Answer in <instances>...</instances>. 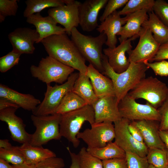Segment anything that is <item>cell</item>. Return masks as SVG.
Returning <instances> with one entry per match:
<instances>
[{"label": "cell", "mask_w": 168, "mask_h": 168, "mask_svg": "<svg viewBox=\"0 0 168 168\" xmlns=\"http://www.w3.org/2000/svg\"><path fill=\"white\" fill-rule=\"evenodd\" d=\"M148 168H157L155 167V166H153V165H152L149 164L148 166Z\"/></svg>", "instance_id": "52"}, {"label": "cell", "mask_w": 168, "mask_h": 168, "mask_svg": "<svg viewBox=\"0 0 168 168\" xmlns=\"http://www.w3.org/2000/svg\"><path fill=\"white\" fill-rule=\"evenodd\" d=\"M128 168H148L149 163L146 157H142L131 152H126Z\"/></svg>", "instance_id": "38"}, {"label": "cell", "mask_w": 168, "mask_h": 168, "mask_svg": "<svg viewBox=\"0 0 168 168\" xmlns=\"http://www.w3.org/2000/svg\"><path fill=\"white\" fill-rule=\"evenodd\" d=\"M65 5L49 9L48 15L64 26L66 34L71 35L72 29L79 24V7L81 2L75 0H63Z\"/></svg>", "instance_id": "13"}, {"label": "cell", "mask_w": 168, "mask_h": 168, "mask_svg": "<svg viewBox=\"0 0 168 168\" xmlns=\"http://www.w3.org/2000/svg\"><path fill=\"white\" fill-rule=\"evenodd\" d=\"M128 0H109L105 5L104 11L100 18L101 22L116 10L125 5Z\"/></svg>", "instance_id": "39"}, {"label": "cell", "mask_w": 168, "mask_h": 168, "mask_svg": "<svg viewBox=\"0 0 168 168\" xmlns=\"http://www.w3.org/2000/svg\"><path fill=\"white\" fill-rule=\"evenodd\" d=\"M165 59H168V42L160 45L156 55L150 62Z\"/></svg>", "instance_id": "44"}, {"label": "cell", "mask_w": 168, "mask_h": 168, "mask_svg": "<svg viewBox=\"0 0 168 168\" xmlns=\"http://www.w3.org/2000/svg\"><path fill=\"white\" fill-rule=\"evenodd\" d=\"M103 168H128L125 158L102 161Z\"/></svg>", "instance_id": "43"}, {"label": "cell", "mask_w": 168, "mask_h": 168, "mask_svg": "<svg viewBox=\"0 0 168 168\" xmlns=\"http://www.w3.org/2000/svg\"><path fill=\"white\" fill-rule=\"evenodd\" d=\"M12 50L21 54H33L35 49L34 46L39 38L36 29L27 27L16 29L8 35Z\"/></svg>", "instance_id": "14"}, {"label": "cell", "mask_w": 168, "mask_h": 168, "mask_svg": "<svg viewBox=\"0 0 168 168\" xmlns=\"http://www.w3.org/2000/svg\"><path fill=\"white\" fill-rule=\"evenodd\" d=\"M167 158L168 159V151L167 150Z\"/></svg>", "instance_id": "53"}, {"label": "cell", "mask_w": 168, "mask_h": 168, "mask_svg": "<svg viewBox=\"0 0 168 168\" xmlns=\"http://www.w3.org/2000/svg\"><path fill=\"white\" fill-rule=\"evenodd\" d=\"M26 7L23 16L27 18L42 10L49 7H55L65 5L63 0H27L25 2Z\"/></svg>", "instance_id": "30"}, {"label": "cell", "mask_w": 168, "mask_h": 168, "mask_svg": "<svg viewBox=\"0 0 168 168\" xmlns=\"http://www.w3.org/2000/svg\"><path fill=\"white\" fill-rule=\"evenodd\" d=\"M145 63L152 69L156 75L162 77L168 76V61L163 60L153 63L147 62Z\"/></svg>", "instance_id": "41"}, {"label": "cell", "mask_w": 168, "mask_h": 168, "mask_svg": "<svg viewBox=\"0 0 168 168\" xmlns=\"http://www.w3.org/2000/svg\"><path fill=\"white\" fill-rule=\"evenodd\" d=\"M12 168H35V165L27 164L25 162L17 165H12Z\"/></svg>", "instance_id": "50"}, {"label": "cell", "mask_w": 168, "mask_h": 168, "mask_svg": "<svg viewBox=\"0 0 168 168\" xmlns=\"http://www.w3.org/2000/svg\"><path fill=\"white\" fill-rule=\"evenodd\" d=\"M91 125L95 123V114L91 105H87L76 110L61 115L60 132L62 137L72 143L77 148L80 141L77 135L85 122Z\"/></svg>", "instance_id": "4"}, {"label": "cell", "mask_w": 168, "mask_h": 168, "mask_svg": "<svg viewBox=\"0 0 168 168\" xmlns=\"http://www.w3.org/2000/svg\"><path fill=\"white\" fill-rule=\"evenodd\" d=\"M159 134L167 150L168 151V130H159Z\"/></svg>", "instance_id": "48"}, {"label": "cell", "mask_w": 168, "mask_h": 168, "mask_svg": "<svg viewBox=\"0 0 168 168\" xmlns=\"http://www.w3.org/2000/svg\"><path fill=\"white\" fill-rule=\"evenodd\" d=\"M0 98L6 99L19 107L32 111L40 104V100L29 94L19 92L7 86L0 84Z\"/></svg>", "instance_id": "23"}, {"label": "cell", "mask_w": 168, "mask_h": 168, "mask_svg": "<svg viewBox=\"0 0 168 168\" xmlns=\"http://www.w3.org/2000/svg\"><path fill=\"white\" fill-rule=\"evenodd\" d=\"M17 0H0V22L8 16H15L18 6Z\"/></svg>", "instance_id": "36"}, {"label": "cell", "mask_w": 168, "mask_h": 168, "mask_svg": "<svg viewBox=\"0 0 168 168\" xmlns=\"http://www.w3.org/2000/svg\"><path fill=\"white\" fill-rule=\"evenodd\" d=\"M20 147L24 156L25 162L28 164L35 165L47 159L56 156L53 152L42 146L26 143L22 144Z\"/></svg>", "instance_id": "25"}, {"label": "cell", "mask_w": 168, "mask_h": 168, "mask_svg": "<svg viewBox=\"0 0 168 168\" xmlns=\"http://www.w3.org/2000/svg\"><path fill=\"white\" fill-rule=\"evenodd\" d=\"M108 0H86L79 7V24L83 30L90 32L97 28L98 17L100 10Z\"/></svg>", "instance_id": "16"}, {"label": "cell", "mask_w": 168, "mask_h": 168, "mask_svg": "<svg viewBox=\"0 0 168 168\" xmlns=\"http://www.w3.org/2000/svg\"><path fill=\"white\" fill-rule=\"evenodd\" d=\"M86 75L89 78L97 97L111 96H115L114 86L110 79L100 72L92 65L88 66Z\"/></svg>", "instance_id": "22"}, {"label": "cell", "mask_w": 168, "mask_h": 168, "mask_svg": "<svg viewBox=\"0 0 168 168\" xmlns=\"http://www.w3.org/2000/svg\"><path fill=\"white\" fill-rule=\"evenodd\" d=\"M10 107L19 108L16 104L4 98H0V110Z\"/></svg>", "instance_id": "47"}, {"label": "cell", "mask_w": 168, "mask_h": 168, "mask_svg": "<svg viewBox=\"0 0 168 168\" xmlns=\"http://www.w3.org/2000/svg\"><path fill=\"white\" fill-rule=\"evenodd\" d=\"M128 130L133 137L137 141L144 143L142 134L138 128L130 121L128 126Z\"/></svg>", "instance_id": "45"}, {"label": "cell", "mask_w": 168, "mask_h": 168, "mask_svg": "<svg viewBox=\"0 0 168 168\" xmlns=\"http://www.w3.org/2000/svg\"><path fill=\"white\" fill-rule=\"evenodd\" d=\"M121 117L131 121L140 120L160 122L161 115L158 109L149 104H140L128 93L121 100L118 105Z\"/></svg>", "instance_id": "9"}, {"label": "cell", "mask_w": 168, "mask_h": 168, "mask_svg": "<svg viewBox=\"0 0 168 168\" xmlns=\"http://www.w3.org/2000/svg\"><path fill=\"white\" fill-rule=\"evenodd\" d=\"M152 10L160 20L168 27V3L163 0H156Z\"/></svg>", "instance_id": "37"}, {"label": "cell", "mask_w": 168, "mask_h": 168, "mask_svg": "<svg viewBox=\"0 0 168 168\" xmlns=\"http://www.w3.org/2000/svg\"><path fill=\"white\" fill-rule=\"evenodd\" d=\"M26 21L34 25L39 34V38L37 44L51 35L66 33L65 29L58 26L57 23L52 17L49 15L43 17L40 12L27 17Z\"/></svg>", "instance_id": "19"}, {"label": "cell", "mask_w": 168, "mask_h": 168, "mask_svg": "<svg viewBox=\"0 0 168 168\" xmlns=\"http://www.w3.org/2000/svg\"><path fill=\"white\" fill-rule=\"evenodd\" d=\"M138 44L133 50L127 52L130 62H150L156 54L160 44L154 39L150 30L142 26Z\"/></svg>", "instance_id": "11"}, {"label": "cell", "mask_w": 168, "mask_h": 168, "mask_svg": "<svg viewBox=\"0 0 168 168\" xmlns=\"http://www.w3.org/2000/svg\"><path fill=\"white\" fill-rule=\"evenodd\" d=\"M72 91L90 105H91L98 99L89 77L86 74L79 72Z\"/></svg>", "instance_id": "26"}, {"label": "cell", "mask_w": 168, "mask_h": 168, "mask_svg": "<svg viewBox=\"0 0 168 168\" xmlns=\"http://www.w3.org/2000/svg\"><path fill=\"white\" fill-rule=\"evenodd\" d=\"M79 76V72H73L67 80L63 84H56L52 86L47 84L44 97L40 104L32 112L36 116L47 115L55 114V111L64 96L72 91L75 82Z\"/></svg>", "instance_id": "8"}, {"label": "cell", "mask_w": 168, "mask_h": 168, "mask_svg": "<svg viewBox=\"0 0 168 168\" xmlns=\"http://www.w3.org/2000/svg\"><path fill=\"white\" fill-rule=\"evenodd\" d=\"M131 121L124 118L114 122V142L125 152L135 154L142 157H146L148 148L144 143L136 140L128 129Z\"/></svg>", "instance_id": "12"}, {"label": "cell", "mask_w": 168, "mask_h": 168, "mask_svg": "<svg viewBox=\"0 0 168 168\" xmlns=\"http://www.w3.org/2000/svg\"><path fill=\"white\" fill-rule=\"evenodd\" d=\"M12 146L8 140L7 139L0 140V148L7 149Z\"/></svg>", "instance_id": "49"}, {"label": "cell", "mask_w": 168, "mask_h": 168, "mask_svg": "<svg viewBox=\"0 0 168 168\" xmlns=\"http://www.w3.org/2000/svg\"><path fill=\"white\" fill-rule=\"evenodd\" d=\"M148 18L142 26L148 27L155 40L161 45L168 42V27L158 18L153 10L148 12Z\"/></svg>", "instance_id": "27"}, {"label": "cell", "mask_w": 168, "mask_h": 168, "mask_svg": "<svg viewBox=\"0 0 168 168\" xmlns=\"http://www.w3.org/2000/svg\"><path fill=\"white\" fill-rule=\"evenodd\" d=\"M40 42L49 56L86 74L88 67L86 60L66 33L51 35Z\"/></svg>", "instance_id": "1"}, {"label": "cell", "mask_w": 168, "mask_h": 168, "mask_svg": "<svg viewBox=\"0 0 168 168\" xmlns=\"http://www.w3.org/2000/svg\"><path fill=\"white\" fill-rule=\"evenodd\" d=\"M18 108L10 107L0 110V120L7 124L13 141L22 144L30 143L31 134L26 131L23 120L15 114Z\"/></svg>", "instance_id": "15"}, {"label": "cell", "mask_w": 168, "mask_h": 168, "mask_svg": "<svg viewBox=\"0 0 168 168\" xmlns=\"http://www.w3.org/2000/svg\"><path fill=\"white\" fill-rule=\"evenodd\" d=\"M71 35V40L85 60L103 74L102 47L107 40L106 35L103 32L95 37L85 35L74 27Z\"/></svg>", "instance_id": "3"}, {"label": "cell", "mask_w": 168, "mask_h": 168, "mask_svg": "<svg viewBox=\"0 0 168 168\" xmlns=\"http://www.w3.org/2000/svg\"><path fill=\"white\" fill-rule=\"evenodd\" d=\"M166 168H168V165H167Z\"/></svg>", "instance_id": "54"}, {"label": "cell", "mask_w": 168, "mask_h": 168, "mask_svg": "<svg viewBox=\"0 0 168 168\" xmlns=\"http://www.w3.org/2000/svg\"><path fill=\"white\" fill-rule=\"evenodd\" d=\"M32 76L47 84L65 82L75 69L49 56L42 58L38 66L30 68Z\"/></svg>", "instance_id": "5"}, {"label": "cell", "mask_w": 168, "mask_h": 168, "mask_svg": "<svg viewBox=\"0 0 168 168\" xmlns=\"http://www.w3.org/2000/svg\"><path fill=\"white\" fill-rule=\"evenodd\" d=\"M158 110L161 115L159 130H168V98Z\"/></svg>", "instance_id": "42"}, {"label": "cell", "mask_w": 168, "mask_h": 168, "mask_svg": "<svg viewBox=\"0 0 168 168\" xmlns=\"http://www.w3.org/2000/svg\"><path fill=\"white\" fill-rule=\"evenodd\" d=\"M67 149L69 153L71 160L70 168H80L78 154L71 152L69 147H67Z\"/></svg>", "instance_id": "46"}, {"label": "cell", "mask_w": 168, "mask_h": 168, "mask_svg": "<svg viewBox=\"0 0 168 168\" xmlns=\"http://www.w3.org/2000/svg\"><path fill=\"white\" fill-rule=\"evenodd\" d=\"M86 150L90 154L102 161L126 157L125 152L114 142H110L102 147H87Z\"/></svg>", "instance_id": "28"}, {"label": "cell", "mask_w": 168, "mask_h": 168, "mask_svg": "<svg viewBox=\"0 0 168 168\" xmlns=\"http://www.w3.org/2000/svg\"><path fill=\"white\" fill-rule=\"evenodd\" d=\"M80 168H103L102 161L94 156L82 147L78 154Z\"/></svg>", "instance_id": "34"}, {"label": "cell", "mask_w": 168, "mask_h": 168, "mask_svg": "<svg viewBox=\"0 0 168 168\" xmlns=\"http://www.w3.org/2000/svg\"><path fill=\"white\" fill-rule=\"evenodd\" d=\"M65 166L63 159L56 156L44 160L35 165V168H63Z\"/></svg>", "instance_id": "40"}, {"label": "cell", "mask_w": 168, "mask_h": 168, "mask_svg": "<svg viewBox=\"0 0 168 168\" xmlns=\"http://www.w3.org/2000/svg\"><path fill=\"white\" fill-rule=\"evenodd\" d=\"M155 2L154 0H129L118 13L120 16L127 15L145 9L150 12L152 10Z\"/></svg>", "instance_id": "31"}, {"label": "cell", "mask_w": 168, "mask_h": 168, "mask_svg": "<svg viewBox=\"0 0 168 168\" xmlns=\"http://www.w3.org/2000/svg\"><path fill=\"white\" fill-rule=\"evenodd\" d=\"M114 124L110 122L95 123L90 128H86L80 132L77 135L82 139L89 148H100L105 146L114 139Z\"/></svg>", "instance_id": "10"}, {"label": "cell", "mask_w": 168, "mask_h": 168, "mask_svg": "<svg viewBox=\"0 0 168 168\" xmlns=\"http://www.w3.org/2000/svg\"><path fill=\"white\" fill-rule=\"evenodd\" d=\"M134 99H142L158 109L168 98V87L156 77L150 76L142 78L128 93Z\"/></svg>", "instance_id": "6"}, {"label": "cell", "mask_w": 168, "mask_h": 168, "mask_svg": "<svg viewBox=\"0 0 168 168\" xmlns=\"http://www.w3.org/2000/svg\"><path fill=\"white\" fill-rule=\"evenodd\" d=\"M88 105L77 95L71 91L64 96L55 114L61 115L76 110Z\"/></svg>", "instance_id": "29"}, {"label": "cell", "mask_w": 168, "mask_h": 168, "mask_svg": "<svg viewBox=\"0 0 168 168\" xmlns=\"http://www.w3.org/2000/svg\"><path fill=\"white\" fill-rule=\"evenodd\" d=\"M61 116L56 114L44 116L32 114L31 119L36 129L31 134L29 143L42 146L51 140H60L62 137L60 132Z\"/></svg>", "instance_id": "7"}, {"label": "cell", "mask_w": 168, "mask_h": 168, "mask_svg": "<svg viewBox=\"0 0 168 168\" xmlns=\"http://www.w3.org/2000/svg\"><path fill=\"white\" fill-rule=\"evenodd\" d=\"M0 168H12V166L8 162L0 158Z\"/></svg>", "instance_id": "51"}, {"label": "cell", "mask_w": 168, "mask_h": 168, "mask_svg": "<svg viewBox=\"0 0 168 168\" xmlns=\"http://www.w3.org/2000/svg\"><path fill=\"white\" fill-rule=\"evenodd\" d=\"M146 157L149 164L157 168H166L168 165L166 149H148Z\"/></svg>", "instance_id": "32"}, {"label": "cell", "mask_w": 168, "mask_h": 168, "mask_svg": "<svg viewBox=\"0 0 168 168\" xmlns=\"http://www.w3.org/2000/svg\"><path fill=\"white\" fill-rule=\"evenodd\" d=\"M148 11L145 9L128 15V20L117 35L120 43L135 35H138L144 22L147 20Z\"/></svg>", "instance_id": "24"}, {"label": "cell", "mask_w": 168, "mask_h": 168, "mask_svg": "<svg viewBox=\"0 0 168 168\" xmlns=\"http://www.w3.org/2000/svg\"><path fill=\"white\" fill-rule=\"evenodd\" d=\"M118 105L115 96H107L98 98L91 105L95 114V123L110 122L114 123L120 119L122 118Z\"/></svg>", "instance_id": "18"}, {"label": "cell", "mask_w": 168, "mask_h": 168, "mask_svg": "<svg viewBox=\"0 0 168 168\" xmlns=\"http://www.w3.org/2000/svg\"><path fill=\"white\" fill-rule=\"evenodd\" d=\"M103 74L111 79L113 84L115 95L118 102L133 89L142 78L149 68L144 63L130 62L128 69L118 73L109 65L107 57L104 54Z\"/></svg>", "instance_id": "2"}, {"label": "cell", "mask_w": 168, "mask_h": 168, "mask_svg": "<svg viewBox=\"0 0 168 168\" xmlns=\"http://www.w3.org/2000/svg\"><path fill=\"white\" fill-rule=\"evenodd\" d=\"M21 54L12 50L7 54L0 58V71L6 72L18 64Z\"/></svg>", "instance_id": "35"}, {"label": "cell", "mask_w": 168, "mask_h": 168, "mask_svg": "<svg viewBox=\"0 0 168 168\" xmlns=\"http://www.w3.org/2000/svg\"><path fill=\"white\" fill-rule=\"evenodd\" d=\"M131 122L140 131L144 142L148 149L156 148L166 149L159 135V121L140 120Z\"/></svg>", "instance_id": "21"}, {"label": "cell", "mask_w": 168, "mask_h": 168, "mask_svg": "<svg viewBox=\"0 0 168 168\" xmlns=\"http://www.w3.org/2000/svg\"><path fill=\"white\" fill-rule=\"evenodd\" d=\"M0 158L14 165L25 162L24 156L20 146H12L7 149L0 148Z\"/></svg>", "instance_id": "33"}, {"label": "cell", "mask_w": 168, "mask_h": 168, "mask_svg": "<svg viewBox=\"0 0 168 168\" xmlns=\"http://www.w3.org/2000/svg\"><path fill=\"white\" fill-rule=\"evenodd\" d=\"M138 37V35L133 36L114 48L108 47L103 49L104 54L107 57L109 65L116 73H120L128 68L130 62L125 53L132 50L131 42Z\"/></svg>", "instance_id": "17"}, {"label": "cell", "mask_w": 168, "mask_h": 168, "mask_svg": "<svg viewBox=\"0 0 168 168\" xmlns=\"http://www.w3.org/2000/svg\"><path fill=\"white\" fill-rule=\"evenodd\" d=\"M128 15L121 17L118 11H115L107 17L98 26L96 30L100 33L103 32L106 36L105 44L108 47L113 48L116 47L117 42V36L123 25L127 22Z\"/></svg>", "instance_id": "20"}]
</instances>
